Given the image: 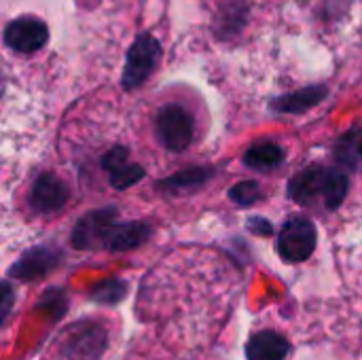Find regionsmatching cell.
<instances>
[{
	"mask_svg": "<svg viewBox=\"0 0 362 360\" xmlns=\"http://www.w3.org/2000/svg\"><path fill=\"white\" fill-rule=\"evenodd\" d=\"M123 293H125V289H121L119 291V282H106V284H102L93 295H95V299L98 301H119L121 297H123Z\"/></svg>",
	"mask_w": 362,
	"mask_h": 360,
	"instance_id": "cell-14",
	"label": "cell"
},
{
	"mask_svg": "<svg viewBox=\"0 0 362 360\" xmlns=\"http://www.w3.org/2000/svg\"><path fill=\"white\" fill-rule=\"evenodd\" d=\"M356 151H358V155L362 157V129L358 132V136H356Z\"/></svg>",
	"mask_w": 362,
	"mask_h": 360,
	"instance_id": "cell-16",
	"label": "cell"
},
{
	"mask_svg": "<svg viewBox=\"0 0 362 360\" xmlns=\"http://www.w3.org/2000/svg\"><path fill=\"white\" fill-rule=\"evenodd\" d=\"M68 185L51 172L36 176L30 189V206L38 214H53L68 202Z\"/></svg>",
	"mask_w": 362,
	"mask_h": 360,
	"instance_id": "cell-7",
	"label": "cell"
},
{
	"mask_svg": "<svg viewBox=\"0 0 362 360\" xmlns=\"http://www.w3.org/2000/svg\"><path fill=\"white\" fill-rule=\"evenodd\" d=\"M288 342L276 331H259L248 339L246 359L248 360H284L288 356Z\"/></svg>",
	"mask_w": 362,
	"mask_h": 360,
	"instance_id": "cell-9",
	"label": "cell"
},
{
	"mask_svg": "<svg viewBox=\"0 0 362 360\" xmlns=\"http://www.w3.org/2000/svg\"><path fill=\"white\" fill-rule=\"evenodd\" d=\"M11 299H13V295H11V286H8V284H4V308H2V316H4V318L8 316Z\"/></svg>",
	"mask_w": 362,
	"mask_h": 360,
	"instance_id": "cell-15",
	"label": "cell"
},
{
	"mask_svg": "<svg viewBox=\"0 0 362 360\" xmlns=\"http://www.w3.org/2000/svg\"><path fill=\"white\" fill-rule=\"evenodd\" d=\"M229 197H231L235 204H240V206H250V204H255V199L259 197V187H257L255 182H250V180L240 182V185H235V187L229 191Z\"/></svg>",
	"mask_w": 362,
	"mask_h": 360,
	"instance_id": "cell-13",
	"label": "cell"
},
{
	"mask_svg": "<svg viewBox=\"0 0 362 360\" xmlns=\"http://www.w3.org/2000/svg\"><path fill=\"white\" fill-rule=\"evenodd\" d=\"M318 233L310 219L305 216H291L280 236H278V252L288 263H303L316 250Z\"/></svg>",
	"mask_w": 362,
	"mask_h": 360,
	"instance_id": "cell-4",
	"label": "cell"
},
{
	"mask_svg": "<svg viewBox=\"0 0 362 360\" xmlns=\"http://www.w3.org/2000/svg\"><path fill=\"white\" fill-rule=\"evenodd\" d=\"M148 236H151V227L144 223H115L108 233L106 248L112 252L132 250L140 246Z\"/></svg>",
	"mask_w": 362,
	"mask_h": 360,
	"instance_id": "cell-10",
	"label": "cell"
},
{
	"mask_svg": "<svg viewBox=\"0 0 362 360\" xmlns=\"http://www.w3.org/2000/svg\"><path fill=\"white\" fill-rule=\"evenodd\" d=\"M153 132L165 151L185 153L197 136L195 115L180 102H165L153 115Z\"/></svg>",
	"mask_w": 362,
	"mask_h": 360,
	"instance_id": "cell-1",
	"label": "cell"
},
{
	"mask_svg": "<svg viewBox=\"0 0 362 360\" xmlns=\"http://www.w3.org/2000/svg\"><path fill=\"white\" fill-rule=\"evenodd\" d=\"M288 193L299 204L322 197V204L329 210H335L348 193V176L339 170H303L291 180Z\"/></svg>",
	"mask_w": 362,
	"mask_h": 360,
	"instance_id": "cell-2",
	"label": "cell"
},
{
	"mask_svg": "<svg viewBox=\"0 0 362 360\" xmlns=\"http://www.w3.org/2000/svg\"><path fill=\"white\" fill-rule=\"evenodd\" d=\"M112 225H115V210H98V212L87 214L74 227V233H72L74 248L93 250V248L106 246Z\"/></svg>",
	"mask_w": 362,
	"mask_h": 360,
	"instance_id": "cell-8",
	"label": "cell"
},
{
	"mask_svg": "<svg viewBox=\"0 0 362 360\" xmlns=\"http://www.w3.org/2000/svg\"><path fill=\"white\" fill-rule=\"evenodd\" d=\"M49 40V28L36 17L13 19L4 28V42L15 53H36Z\"/></svg>",
	"mask_w": 362,
	"mask_h": 360,
	"instance_id": "cell-6",
	"label": "cell"
},
{
	"mask_svg": "<svg viewBox=\"0 0 362 360\" xmlns=\"http://www.w3.org/2000/svg\"><path fill=\"white\" fill-rule=\"evenodd\" d=\"M161 59V47L159 42L151 36V34H140L136 38V42L132 45V49L127 51V59H125V70L121 76V85L125 89H134L140 87L157 68Z\"/></svg>",
	"mask_w": 362,
	"mask_h": 360,
	"instance_id": "cell-5",
	"label": "cell"
},
{
	"mask_svg": "<svg viewBox=\"0 0 362 360\" xmlns=\"http://www.w3.org/2000/svg\"><path fill=\"white\" fill-rule=\"evenodd\" d=\"M286 159L284 149L278 146L276 142H259L255 146H250L244 155V166L252 168V170H274L278 166H282Z\"/></svg>",
	"mask_w": 362,
	"mask_h": 360,
	"instance_id": "cell-11",
	"label": "cell"
},
{
	"mask_svg": "<svg viewBox=\"0 0 362 360\" xmlns=\"http://www.w3.org/2000/svg\"><path fill=\"white\" fill-rule=\"evenodd\" d=\"M53 265V259H51V252H47V250H34V252H30V255H25L15 267H13V276H17V278H23V280H28V278H32V276H40V274H45L49 267Z\"/></svg>",
	"mask_w": 362,
	"mask_h": 360,
	"instance_id": "cell-12",
	"label": "cell"
},
{
	"mask_svg": "<svg viewBox=\"0 0 362 360\" xmlns=\"http://www.w3.org/2000/svg\"><path fill=\"white\" fill-rule=\"evenodd\" d=\"M108 346L106 331L95 323H76L68 327L59 339L64 360H98Z\"/></svg>",
	"mask_w": 362,
	"mask_h": 360,
	"instance_id": "cell-3",
	"label": "cell"
}]
</instances>
